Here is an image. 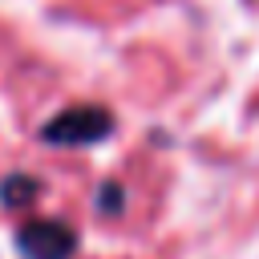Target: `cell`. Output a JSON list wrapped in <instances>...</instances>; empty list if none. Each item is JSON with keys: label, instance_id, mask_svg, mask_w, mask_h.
<instances>
[{"label": "cell", "instance_id": "cell-1", "mask_svg": "<svg viewBox=\"0 0 259 259\" xmlns=\"http://www.w3.org/2000/svg\"><path fill=\"white\" fill-rule=\"evenodd\" d=\"M113 130V117L97 105H73L65 113H57L53 121H45L40 138L53 142V146H89V142H101L105 134Z\"/></svg>", "mask_w": 259, "mask_h": 259}, {"label": "cell", "instance_id": "cell-2", "mask_svg": "<svg viewBox=\"0 0 259 259\" xmlns=\"http://www.w3.org/2000/svg\"><path fill=\"white\" fill-rule=\"evenodd\" d=\"M16 247L24 251V259H69L77 247V235L57 219H36L16 231Z\"/></svg>", "mask_w": 259, "mask_h": 259}, {"label": "cell", "instance_id": "cell-3", "mask_svg": "<svg viewBox=\"0 0 259 259\" xmlns=\"http://www.w3.org/2000/svg\"><path fill=\"white\" fill-rule=\"evenodd\" d=\"M32 190H36V182L28 178V174H12V178H4L0 182V198L12 206V202H28L32 198Z\"/></svg>", "mask_w": 259, "mask_h": 259}, {"label": "cell", "instance_id": "cell-4", "mask_svg": "<svg viewBox=\"0 0 259 259\" xmlns=\"http://www.w3.org/2000/svg\"><path fill=\"white\" fill-rule=\"evenodd\" d=\"M97 206L109 214V210H121V186H113V182H105L101 186V198H97Z\"/></svg>", "mask_w": 259, "mask_h": 259}]
</instances>
